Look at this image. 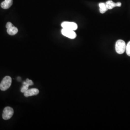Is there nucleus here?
Masks as SVG:
<instances>
[{
    "label": "nucleus",
    "mask_w": 130,
    "mask_h": 130,
    "mask_svg": "<svg viewBox=\"0 0 130 130\" xmlns=\"http://www.w3.org/2000/svg\"><path fill=\"white\" fill-rule=\"evenodd\" d=\"M126 44L125 42L122 40H119L115 44V50L119 54H122L126 51Z\"/></svg>",
    "instance_id": "1"
},
{
    "label": "nucleus",
    "mask_w": 130,
    "mask_h": 130,
    "mask_svg": "<svg viewBox=\"0 0 130 130\" xmlns=\"http://www.w3.org/2000/svg\"><path fill=\"white\" fill-rule=\"evenodd\" d=\"M12 84V78L9 76H6L0 84V89L5 91L9 88Z\"/></svg>",
    "instance_id": "2"
},
{
    "label": "nucleus",
    "mask_w": 130,
    "mask_h": 130,
    "mask_svg": "<svg viewBox=\"0 0 130 130\" xmlns=\"http://www.w3.org/2000/svg\"><path fill=\"white\" fill-rule=\"evenodd\" d=\"M14 114V110L13 109L9 107H5V109L3 110V113L2 117L3 119L5 120H9L11 117L13 116Z\"/></svg>",
    "instance_id": "3"
},
{
    "label": "nucleus",
    "mask_w": 130,
    "mask_h": 130,
    "mask_svg": "<svg viewBox=\"0 0 130 130\" xmlns=\"http://www.w3.org/2000/svg\"><path fill=\"white\" fill-rule=\"evenodd\" d=\"M61 26L64 28L68 29L73 31L77 30L78 28L77 24L75 22H68V21L63 22L61 24Z\"/></svg>",
    "instance_id": "4"
},
{
    "label": "nucleus",
    "mask_w": 130,
    "mask_h": 130,
    "mask_svg": "<svg viewBox=\"0 0 130 130\" xmlns=\"http://www.w3.org/2000/svg\"><path fill=\"white\" fill-rule=\"evenodd\" d=\"M61 33L64 36L71 39H74L77 36V34L74 31L64 28L62 29Z\"/></svg>",
    "instance_id": "5"
},
{
    "label": "nucleus",
    "mask_w": 130,
    "mask_h": 130,
    "mask_svg": "<svg viewBox=\"0 0 130 130\" xmlns=\"http://www.w3.org/2000/svg\"><path fill=\"white\" fill-rule=\"evenodd\" d=\"M6 28H7V32L10 35H14L18 32V29L10 22L6 24Z\"/></svg>",
    "instance_id": "6"
},
{
    "label": "nucleus",
    "mask_w": 130,
    "mask_h": 130,
    "mask_svg": "<svg viewBox=\"0 0 130 130\" xmlns=\"http://www.w3.org/2000/svg\"><path fill=\"white\" fill-rule=\"evenodd\" d=\"M39 91L37 89L32 88L28 89V90L24 93V96L25 97L32 96L34 95H36L39 94Z\"/></svg>",
    "instance_id": "7"
},
{
    "label": "nucleus",
    "mask_w": 130,
    "mask_h": 130,
    "mask_svg": "<svg viewBox=\"0 0 130 130\" xmlns=\"http://www.w3.org/2000/svg\"><path fill=\"white\" fill-rule=\"evenodd\" d=\"M13 3V0H5L4 2L1 3V6L4 9H7L12 5Z\"/></svg>",
    "instance_id": "8"
},
{
    "label": "nucleus",
    "mask_w": 130,
    "mask_h": 130,
    "mask_svg": "<svg viewBox=\"0 0 130 130\" xmlns=\"http://www.w3.org/2000/svg\"><path fill=\"white\" fill-rule=\"evenodd\" d=\"M99 7L100 13L101 14H104L108 10L106 4L104 3H100L99 4Z\"/></svg>",
    "instance_id": "9"
},
{
    "label": "nucleus",
    "mask_w": 130,
    "mask_h": 130,
    "mask_svg": "<svg viewBox=\"0 0 130 130\" xmlns=\"http://www.w3.org/2000/svg\"><path fill=\"white\" fill-rule=\"evenodd\" d=\"M108 9H112L114 7H116V3H115L112 0H108L105 3Z\"/></svg>",
    "instance_id": "10"
},
{
    "label": "nucleus",
    "mask_w": 130,
    "mask_h": 130,
    "mask_svg": "<svg viewBox=\"0 0 130 130\" xmlns=\"http://www.w3.org/2000/svg\"><path fill=\"white\" fill-rule=\"evenodd\" d=\"M23 84V85L22 86V87L21 88V92L24 93L28 89L29 86L26 84Z\"/></svg>",
    "instance_id": "11"
},
{
    "label": "nucleus",
    "mask_w": 130,
    "mask_h": 130,
    "mask_svg": "<svg viewBox=\"0 0 130 130\" xmlns=\"http://www.w3.org/2000/svg\"><path fill=\"white\" fill-rule=\"evenodd\" d=\"M126 52L128 56H130V41L126 45Z\"/></svg>",
    "instance_id": "12"
},
{
    "label": "nucleus",
    "mask_w": 130,
    "mask_h": 130,
    "mask_svg": "<svg viewBox=\"0 0 130 130\" xmlns=\"http://www.w3.org/2000/svg\"><path fill=\"white\" fill-rule=\"evenodd\" d=\"M23 84H26L28 86H30V85H32L33 84V83L32 80L27 79L26 82H24Z\"/></svg>",
    "instance_id": "13"
},
{
    "label": "nucleus",
    "mask_w": 130,
    "mask_h": 130,
    "mask_svg": "<svg viewBox=\"0 0 130 130\" xmlns=\"http://www.w3.org/2000/svg\"><path fill=\"white\" fill-rule=\"evenodd\" d=\"M116 5L117 7H120L121 5V2H117L116 3Z\"/></svg>",
    "instance_id": "14"
},
{
    "label": "nucleus",
    "mask_w": 130,
    "mask_h": 130,
    "mask_svg": "<svg viewBox=\"0 0 130 130\" xmlns=\"http://www.w3.org/2000/svg\"><path fill=\"white\" fill-rule=\"evenodd\" d=\"M20 79H21V78H20V77H18V80H20Z\"/></svg>",
    "instance_id": "15"
}]
</instances>
